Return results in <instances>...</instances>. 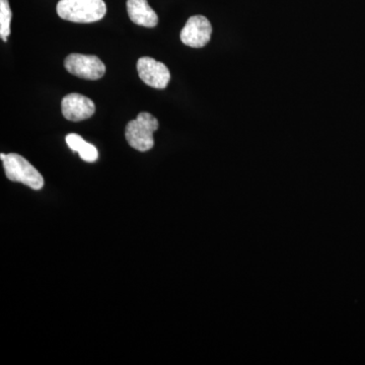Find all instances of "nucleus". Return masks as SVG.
I'll return each instance as SVG.
<instances>
[{
  "label": "nucleus",
  "mask_w": 365,
  "mask_h": 365,
  "mask_svg": "<svg viewBox=\"0 0 365 365\" xmlns=\"http://www.w3.org/2000/svg\"><path fill=\"white\" fill-rule=\"evenodd\" d=\"M13 18L9 0H0V37L6 42L7 37L11 35V21Z\"/></svg>",
  "instance_id": "10"
},
{
  "label": "nucleus",
  "mask_w": 365,
  "mask_h": 365,
  "mask_svg": "<svg viewBox=\"0 0 365 365\" xmlns=\"http://www.w3.org/2000/svg\"><path fill=\"white\" fill-rule=\"evenodd\" d=\"M158 129L157 118L153 117L150 113L143 112L135 120H132L127 124L125 137L131 148L144 153L153 148V133Z\"/></svg>",
  "instance_id": "2"
},
{
  "label": "nucleus",
  "mask_w": 365,
  "mask_h": 365,
  "mask_svg": "<svg viewBox=\"0 0 365 365\" xmlns=\"http://www.w3.org/2000/svg\"><path fill=\"white\" fill-rule=\"evenodd\" d=\"M64 66L69 73L83 79L97 81L102 78L106 72L105 64L95 55L73 54L66 57Z\"/></svg>",
  "instance_id": "4"
},
{
  "label": "nucleus",
  "mask_w": 365,
  "mask_h": 365,
  "mask_svg": "<svg viewBox=\"0 0 365 365\" xmlns=\"http://www.w3.org/2000/svg\"><path fill=\"white\" fill-rule=\"evenodd\" d=\"M127 13L136 25L155 28L158 24V14L151 9L148 0H127Z\"/></svg>",
  "instance_id": "8"
},
{
  "label": "nucleus",
  "mask_w": 365,
  "mask_h": 365,
  "mask_svg": "<svg viewBox=\"0 0 365 365\" xmlns=\"http://www.w3.org/2000/svg\"><path fill=\"white\" fill-rule=\"evenodd\" d=\"M6 155H4V153H1V155H0V158H1V160H6Z\"/></svg>",
  "instance_id": "11"
},
{
  "label": "nucleus",
  "mask_w": 365,
  "mask_h": 365,
  "mask_svg": "<svg viewBox=\"0 0 365 365\" xmlns=\"http://www.w3.org/2000/svg\"><path fill=\"white\" fill-rule=\"evenodd\" d=\"M66 143L74 153H78L81 160L86 163H93L98 160V153L93 144L86 143L78 134L71 133L66 136Z\"/></svg>",
  "instance_id": "9"
},
{
  "label": "nucleus",
  "mask_w": 365,
  "mask_h": 365,
  "mask_svg": "<svg viewBox=\"0 0 365 365\" xmlns=\"http://www.w3.org/2000/svg\"><path fill=\"white\" fill-rule=\"evenodd\" d=\"M62 114L72 122H81L95 114V103L81 93H72L66 96L61 103Z\"/></svg>",
  "instance_id": "7"
},
{
  "label": "nucleus",
  "mask_w": 365,
  "mask_h": 365,
  "mask_svg": "<svg viewBox=\"0 0 365 365\" xmlns=\"http://www.w3.org/2000/svg\"><path fill=\"white\" fill-rule=\"evenodd\" d=\"M136 66L139 78L151 88L165 90L169 85L170 71L162 62L157 61L150 57H141L137 61Z\"/></svg>",
  "instance_id": "5"
},
{
  "label": "nucleus",
  "mask_w": 365,
  "mask_h": 365,
  "mask_svg": "<svg viewBox=\"0 0 365 365\" xmlns=\"http://www.w3.org/2000/svg\"><path fill=\"white\" fill-rule=\"evenodd\" d=\"M56 9L62 20L79 24L102 20L107 13L104 0H59Z\"/></svg>",
  "instance_id": "1"
},
{
  "label": "nucleus",
  "mask_w": 365,
  "mask_h": 365,
  "mask_svg": "<svg viewBox=\"0 0 365 365\" xmlns=\"http://www.w3.org/2000/svg\"><path fill=\"white\" fill-rule=\"evenodd\" d=\"M212 34V26L203 16H191L182 28L181 41L192 48H202L208 44Z\"/></svg>",
  "instance_id": "6"
},
{
  "label": "nucleus",
  "mask_w": 365,
  "mask_h": 365,
  "mask_svg": "<svg viewBox=\"0 0 365 365\" xmlns=\"http://www.w3.org/2000/svg\"><path fill=\"white\" fill-rule=\"evenodd\" d=\"M2 162L6 178L11 181L21 182L33 190H41L44 186V178L39 170L21 155L9 153Z\"/></svg>",
  "instance_id": "3"
}]
</instances>
